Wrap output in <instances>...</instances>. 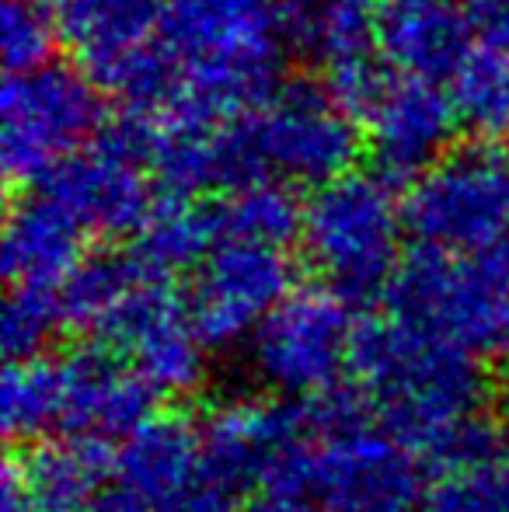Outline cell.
<instances>
[{
  "mask_svg": "<svg viewBox=\"0 0 509 512\" xmlns=\"http://www.w3.org/2000/svg\"><path fill=\"white\" fill-rule=\"evenodd\" d=\"M349 373L367 391L377 422L415 453L447 425L478 415L489 398L485 363L394 317L356 324Z\"/></svg>",
  "mask_w": 509,
  "mask_h": 512,
  "instance_id": "cell-1",
  "label": "cell"
},
{
  "mask_svg": "<svg viewBox=\"0 0 509 512\" xmlns=\"http://www.w3.org/2000/svg\"><path fill=\"white\" fill-rule=\"evenodd\" d=\"M401 209L394 185L370 171H349L307 196L300 241L328 290L346 304L384 297L401 269Z\"/></svg>",
  "mask_w": 509,
  "mask_h": 512,
  "instance_id": "cell-2",
  "label": "cell"
},
{
  "mask_svg": "<svg viewBox=\"0 0 509 512\" xmlns=\"http://www.w3.org/2000/svg\"><path fill=\"white\" fill-rule=\"evenodd\" d=\"M384 300L394 321L478 363H509V265L499 255L419 248L401 262Z\"/></svg>",
  "mask_w": 509,
  "mask_h": 512,
  "instance_id": "cell-3",
  "label": "cell"
},
{
  "mask_svg": "<svg viewBox=\"0 0 509 512\" xmlns=\"http://www.w3.org/2000/svg\"><path fill=\"white\" fill-rule=\"evenodd\" d=\"M105 102L84 70L49 63L11 74L0 91V161L7 182L39 189L102 136Z\"/></svg>",
  "mask_w": 509,
  "mask_h": 512,
  "instance_id": "cell-4",
  "label": "cell"
},
{
  "mask_svg": "<svg viewBox=\"0 0 509 512\" xmlns=\"http://www.w3.org/2000/svg\"><path fill=\"white\" fill-rule=\"evenodd\" d=\"M401 209L419 248L468 258L499 255L509 237V157L492 147L450 150L415 178Z\"/></svg>",
  "mask_w": 509,
  "mask_h": 512,
  "instance_id": "cell-5",
  "label": "cell"
},
{
  "mask_svg": "<svg viewBox=\"0 0 509 512\" xmlns=\"http://www.w3.org/2000/svg\"><path fill=\"white\" fill-rule=\"evenodd\" d=\"M265 175L286 185H321L349 175L367 136L360 119L332 98L318 81H286L245 115Z\"/></svg>",
  "mask_w": 509,
  "mask_h": 512,
  "instance_id": "cell-6",
  "label": "cell"
},
{
  "mask_svg": "<svg viewBox=\"0 0 509 512\" xmlns=\"http://www.w3.org/2000/svg\"><path fill=\"white\" fill-rule=\"evenodd\" d=\"M356 324L328 286H297L252 338V370L286 401H304L339 384Z\"/></svg>",
  "mask_w": 509,
  "mask_h": 512,
  "instance_id": "cell-7",
  "label": "cell"
},
{
  "mask_svg": "<svg viewBox=\"0 0 509 512\" xmlns=\"http://www.w3.org/2000/svg\"><path fill=\"white\" fill-rule=\"evenodd\" d=\"M297 290V269L283 248L220 241L189 286V321L203 349H234Z\"/></svg>",
  "mask_w": 509,
  "mask_h": 512,
  "instance_id": "cell-8",
  "label": "cell"
},
{
  "mask_svg": "<svg viewBox=\"0 0 509 512\" xmlns=\"http://www.w3.org/2000/svg\"><path fill=\"white\" fill-rule=\"evenodd\" d=\"M39 192L67 209L84 227V234H140L157 206L147 182L140 122L126 115L116 129L102 133L91 147L53 171L39 185Z\"/></svg>",
  "mask_w": 509,
  "mask_h": 512,
  "instance_id": "cell-9",
  "label": "cell"
},
{
  "mask_svg": "<svg viewBox=\"0 0 509 512\" xmlns=\"http://www.w3.org/2000/svg\"><path fill=\"white\" fill-rule=\"evenodd\" d=\"M311 502L321 512H415L426 506V464L384 425L321 439Z\"/></svg>",
  "mask_w": 509,
  "mask_h": 512,
  "instance_id": "cell-10",
  "label": "cell"
},
{
  "mask_svg": "<svg viewBox=\"0 0 509 512\" xmlns=\"http://www.w3.org/2000/svg\"><path fill=\"white\" fill-rule=\"evenodd\" d=\"M136 122L143 129L147 168L175 199H192L203 192L231 196L245 185L269 178L255 154L245 115L203 119L189 112H164Z\"/></svg>",
  "mask_w": 509,
  "mask_h": 512,
  "instance_id": "cell-11",
  "label": "cell"
},
{
  "mask_svg": "<svg viewBox=\"0 0 509 512\" xmlns=\"http://www.w3.org/2000/svg\"><path fill=\"white\" fill-rule=\"evenodd\" d=\"M95 335L119 356H129L157 394H192L206 377V349L168 276L143 283Z\"/></svg>",
  "mask_w": 509,
  "mask_h": 512,
  "instance_id": "cell-12",
  "label": "cell"
},
{
  "mask_svg": "<svg viewBox=\"0 0 509 512\" xmlns=\"http://www.w3.org/2000/svg\"><path fill=\"white\" fill-rule=\"evenodd\" d=\"M367 150L387 182H415L450 154L461 126L457 105L436 81L394 77L367 112Z\"/></svg>",
  "mask_w": 509,
  "mask_h": 512,
  "instance_id": "cell-13",
  "label": "cell"
},
{
  "mask_svg": "<svg viewBox=\"0 0 509 512\" xmlns=\"http://www.w3.org/2000/svg\"><path fill=\"white\" fill-rule=\"evenodd\" d=\"M63 429L88 439H129L157 418V391L126 356L95 342L60 359Z\"/></svg>",
  "mask_w": 509,
  "mask_h": 512,
  "instance_id": "cell-14",
  "label": "cell"
},
{
  "mask_svg": "<svg viewBox=\"0 0 509 512\" xmlns=\"http://www.w3.org/2000/svg\"><path fill=\"white\" fill-rule=\"evenodd\" d=\"M74 46L88 77L102 84L116 67L161 42L168 0H39Z\"/></svg>",
  "mask_w": 509,
  "mask_h": 512,
  "instance_id": "cell-15",
  "label": "cell"
},
{
  "mask_svg": "<svg viewBox=\"0 0 509 512\" xmlns=\"http://www.w3.org/2000/svg\"><path fill=\"white\" fill-rule=\"evenodd\" d=\"M279 32L325 77L346 74L381 63V0H279Z\"/></svg>",
  "mask_w": 509,
  "mask_h": 512,
  "instance_id": "cell-16",
  "label": "cell"
},
{
  "mask_svg": "<svg viewBox=\"0 0 509 512\" xmlns=\"http://www.w3.org/2000/svg\"><path fill=\"white\" fill-rule=\"evenodd\" d=\"M471 25L461 0H398L381 4V53L401 77H454L471 53Z\"/></svg>",
  "mask_w": 509,
  "mask_h": 512,
  "instance_id": "cell-17",
  "label": "cell"
},
{
  "mask_svg": "<svg viewBox=\"0 0 509 512\" xmlns=\"http://www.w3.org/2000/svg\"><path fill=\"white\" fill-rule=\"evenodd\" d=\"M84 227L35 189L7 209L4 223V276L11 286L60 290L84 262Z\"/></svg>",
  "mask_w": 509,
  "mask_h": 512,
  "instance_id": "cell-18",
  "label": "cell"
},
{
  "mask_svg": "<svg viewBox=\"0 0 509 512\" xmlns=\"http://www.w3.org/2000/svg\"><path fill=\"white\" fill-rule=\"evenodd\" d=\"M203 471V436L192 418L157 415L123 443L116 457V481L136 492L154 512L178 499Z\"/></svg>",
  "mask_w": 509,
  "mask_h": 512,
  "instance_id": "cell-19",
  "label": "cell"
},
{
  "mask_svg": "<svg viewBox=\"0 0 509 512\" xmlns=\"http://www.w3.org/2000/svg\"><path fill=\"white\" fill-rule=\"evenodd\" d=\"M116 457L105 439H42L18 460V474L39 512H88L109 488Z\"/></svg>",
  "mask_w": 509,
  "mask_h": 512,
  "instance_id": "cell-20",
  "label": "cell"
},
{
  "mask_svg": "<svg viewBox=\"0 0 509 512\" xmlns=\"http://www.w3.org/2000/svg\"><path fill=\"white\" fill-rule=\"evenodd\" d=\"M154 276H164V272H157L154 265L143 262V255L136 248L95 251V255L84 258V262L70 272L67 283L60 286L63 321H67L70 328L98 331Z\"/></svg>",
  "mask_w": 509,
  "mask_h": 512,
  "instance_id": "cell-21",
  "label": "cell"
},
{
  "mask_svg": "<svg viewBox=\"0 0 509 512\" xmlns=\"http://www.w3.org/2000/svg\"><path fill=\"white\" fill-rule=\"evenodd\" d=\"M220 241H224V230H220L217 206H199L192 199L168 196L157 199L133 248L157 272L175 276L178 269H199Z\"/></svg>",
  "mask_w": 509,
  "mask_h": 512,
  "instance_id": "cell-22",
  "label": "cell"
},
{
  "mask_svg": "<svg viewBox=\"0 0 509 512\" xmlns=\"http://www.w3.org/2000/svg\"><path fill=\"white\" fill-rule=\"evenodd\" d=\"M0 422L11 443H42L49 429L63 422V373L60 359L11 363L0 384Z\"/></svg>",
  "mask_w": 509,
  "mask_h": 512,
  "instance_id": "cell-23",
  "label": "cell"
},
{
  "mask_svg": "<svg viewBox=\"0 0 509 512\" xmlns=\"http://www.w3.org/2000/svg\"><path fill=\"white\" fill-rule=\"evenodd\" d=\"M450 98L461 122L478 136L509 133V46L475 42L450 77Z\"/></svg>",
  "mask_w": 509,
  "mask_h": 512,
  "instance_id": "cell-24",
  "label": "cell"
},
{
  "mask_svg": "<svg viewBox=\"0 0 509 512\" xmlns=\"http://www.w3.org/2000/svg\"><path fill=\"white\" fill-rule=\"evenodd\" d=\"M217 216L224 241H252L269 244V248H286L293 237H300L304 206L297 203V196H293L286 182L262 178V182L231 192L217 206Z\"/></svg>",
  "mask_w": 509,
  "mask_h": 512,
  "instance_id": "cell-25",
  "label": "cell"
},
{
  "mask_svg": "<svg viewBox=\"0 0 509 512\" xmlns=\"http://www.w3.org/2000/svg\"><path fill=\"white\" fill-rule=\"evenodd\" d=\"M60 290H39V286H14L4 304V321H0V342L4 356L11 363H28L42 359L56 331L63 328Z\"/></svg>",
  "mask_w": 509,
  "mask_h": 512,
  "instance_id": "cell-26",
  "label": "cell"
},
{
  "mask_svg": "<svg viewBox=\"0 0 509 512\" xmlns=\"http://www.w3.org/2000/svg\"><path fill=\"white\" fill-rule=\"evenodd\" d=\"M503 429L499 422L478 415H468L461 422L447 425L440 436H433L426 446L419 450L422 464L440 471L443 478L450 474H471V471H485V467L499 464V450H503Z\"/></svg>",
  "mask_w": 509,
  "mask_h": 512,
  "instance_id": "cell-27",
  "label": "cell"
},
{
  "mask_svg": "<svg viewBox=\"0 0 509 512\" xmlns=\"http://www.w3.org/2000/svg\"><path fill=\"white\" fill-rule=\"evenodd\" d=\"M56 18L39 0H4L0 7V53H4L7 77L32 74L53 63Z\"/></svg>",
  "mask_w": 509,
  "mask_h": 512,
  "instance_id": "cell-28",
  "label": "cell"
},
{
  "mask_svg": "<svg viewBox=\"0 0 509 512\" xmlns=\"http://www.w3.org/2000/svg\"><path fill=\"white\" fill-rule=\"evenodd\" d=\"M422 512H499V492L492 467L440 478L429 488Z\"/></svg>",
  "mask_w": 509,
  "mask_h": 512,
  "instance_id": "cell-29",
  "label": "cell"
},
{
  "mask_svg": "<svg viewBox=\"0 0 509 512\" xmlns=\"http://www.w3.org/2000/svg\"><path fill=\"white\" fill-rule=\"evenodd\" d=\"M161 512H245V509H241V495L227 492L210 474L199 471V478Z\"/></svg>",
  "mask_w": 509,
  "mask_h": 512,
  "instance_id": "cell-30",
  "label": "cell"
},
{
  "mask_svg": "<svg viewBox=\"0 0 509 512\" xmlns=\"http://www.w3.org/2000/svg\"><path fill=\"white\" fill-rule=\"evenodd\" d=\"M461 7L478 42L509 46V0H461Z\"/></svg>",
  "mask_w": 509,
  "mask_h": 512,
  "instance_id": "cell-31",
  "label": "cell"
},
{
  "mask_svg": "<svg viewBox=\"0 0 509 512\" xmlns=\"http://www.w3.org/2000/svg\"><path fill=\"white\" fill-rule=\"evenodd\" d=\"M0 512H39L32 495L25 492V481L18 474V460H7L4 485H0Z\"/></svg>",
  "mask_w": 509,
  "mask_h": 512,
  "instance_id": "cell-32",
  "label": "cell"
},
{
  "mask_svg": "<svg viewBox=\"0 0 509 512\" xmlns=\"http://www.w3.org/2000/svg\"><path fill=\"white\" fill-rule=\"evenodd\" d=\"M88 512H154V509H150L136 492H129L126 485L116 481V485H109L95 502H91Z\"/></svg>",
  "mask_w": 509,
  "mask_h": 512,
  "instance_id": "cell-33",
  "label": "cell"
},
{
  "mask_svg": "<svg viewBox=\"0 0 509 512\" xmlns=\"http://www.w3.org/2000/svg\"><path fill=\"white\" fill-rule=\"evenodd\" d=\"M245 512H321L307 495H286V492H262L245 506Z\"/></svg>",
  "mask_w": 509,
  "mask_h": 512,
  "instance_id": "cell-34",
  "label": "cell"
},
{
  "mask_svg": "<svg viewBox=\"0 0 509 512\" xmlns=\"http://www.w3.org/2000/svg\"><path fill=\"white\" fill-rule=\"evenodd\" d=\"M492 474H496V492H499V512H509V460H499L496 467H492Z\"/></svg>",
  "mask_w": 509,
  "mask_h": 512,
  "instance_id": "cell-35",
  "label": "cell"
},
{
  "mask_svg": "<svg viewBox=\"0 0 509 512\" xmlns=\"http://www.w3.org/2000/svg\"><path fill=\"white\" fill-rule=\"evenodd\" d=\"M499 429H503V436L509 439V377H506V384L499 387Z\"/></svg>",
  "mask_w": 509,
  "mask_h": 512,
  "instance_id": "cell-36",
  "label": "cell"
},
{
  "mask_svg": "<svg viewBox=\"0 0 509 512\" xmlns=\"http://www.w3.org/2000/svg\"><path fill=\"white\" fill-rule=\"evenodd\" d=\"M499 258H503V262L509 265V237H506V244H503V248H499Z\"/></svg>",
  "mask_w": 509,
  "mask_h": 512,
  "instance_id": "cell-37",
  "label": "cell"
},
{
  "mask_svg": "<svg viewBox=\"0 0 509 512\" xmlns=\"http://www.w3.org/2000/svg\"><path fill=\"white\" fill-rule=\"evenodd\" d=\"M381 4H398V0H381Z\"/></svg>",
  "mask_w": 509,
  "mask_h": 512,
  "instance_id": "cell-38",
  "label": "cell"
}]
</instances>
